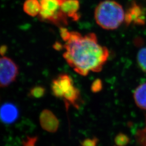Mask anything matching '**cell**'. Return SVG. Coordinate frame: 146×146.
<instances>
[{
  "mask_svg": "<svg viewBox=\"0 0 146 146\" xmlns=\"http://www.w3.org/2000/svg\"><path fill=\"white\" fill-rule=\"evenodd\" d=\"M40 123L42 129L49 133H55L59 127V121L50 110H42L40 115Z\"/></svg>",
  "mask_w": 146,
  "mask_h": 146,
  "instance_id": "cell-7",
  "label": "cell"
},
{
  "mask_svg": "<svg viewBox=\"0 0 146 146\" xmlns=\"http://www.w3.org/2000/svg\"><path fill=\"white\" fill-rule=\"evenodd\" d=\"M136 106L141 110H146V83L136 87L133 94Z\"/></svg>",
  "mask_w": 146,
  "mask_h": 146,
  "instance_id": "cell-11",
  "label": "cell"
},
{
  "mask_svg": "<svg viewBox=\"0 0 146 146\" xmlns=\"http://www.w3.org/2000/svg\"><path fill=\"white\" fill-rule=\"evenodd\" d=\"M8 51V47L6 45H2L0 47V55L4 56Z\"/></svg>",
  "mask_w": 146,
  "mask_h": 146,
  "instance_id": "cell-22",
  "label": "cell"
},
{
  "mask_svg": "<svg viewBox=\"0 0 146 146\" xmlns=\"http://www.w3.org/2000/svg\"><path fill=\"white\" fill-rule=\"evenodd\" d=\"M64 102L66 110L68 111L70 106H72L78 110L81 103V98L80 92L78 89L74 85L64 94L62 98Z\"/></svg>",
  "mask_w": 146,
  "mask_h": 146,
  "instance_id": "cell-10",
  "label": "cell"
},
{
  "mask_svg": "<svg viewBox=\"0 0 146 146\" xmlns=\"http://www.w3.org/2000/svg\"><path fill=\"white\" fill-rule=\"evenodd\" d=\"M60 33L63 40L66 42L68 41L70 37V32L65 27H62L60 28Z\"/></svg>",
  "mask_w": 146,
  "mask_h": 146,
  "instance_id": "cell-20",
  "label": "cell"
},
{
  "mask_svg": "<svg viewBox=\"0 0 146 146\" xmlns=\"http://www.w3.org/2000/svg\"><path fill=\"white\" fill-rule=\"evenodd\" d=\"M23 9L27 15L35 17L38 15L41 5L38 0H26L23 3Z\"/></svg>",
  "mask_w": 146,
  "mask_h": 146,
  "instance_id": "cell-12",
  "label": "cell"
},
{
  "mask_svg": "<svg viewBox=\"0 0 146 146\" xmlns=\"http://www.w3.org/2000/svg\"><path fill=\"white\" fill-rule=\"evenodd\" d=\"M19 110L15 105L6 102L0 107V121L4 124L10 125L18 119Z\"/></svg>",
  "mask_w": 146,
  "mask_h": 146,
  "instance_id": "cell-8",
  "label": "cell"
},
{
  "mask_svg": "<svg viewBox=\"0 0 146 146\" xmlns=\"http://www.w3.org/2000/svg\"><path fill=\"white\" fill-rule=\"evenodd\" d=\"M124 22L127 26H144L146 22L145 8L135 1H133L125 12Z\"/></svg>",
  "mask_w": 146,
  "mask_h": 146,
  "instance_id": "cell-5",
  "label": "cell"
},
{
  "mask_svg": "<svg viewBox=\"0 0 146 146\" xmlns=\"http://www.w3.org/2000/svg\"><path fill=\"white\" fill-rule=\"evenodd\" d=\"M136 138L141 146H146V126L143 129L138 131Z\"/></svg>",
  "mask_w": 146,
  "mask_h": 146,
  "instance_id": "cell-17",
  "label": "cell"
},
{
  "mask_svg": "<svg viewBox=\"0 0 146 146\" xmlns=\"http://www.w3.org/2000/svg\"><path fill=\"white\" fill-rule=\"evenodd\" d=\"M114 141L117 146H126L130 142V139L125 134L119 133L115 136Z\"/></svg>",
  "mask_w": 146,
  "mask_h": 146,
  "instance_id": "cell-15",
  "label": "cell"
},
{
  "mask_svg": "<svg viewBox=\"0 0 146 146\" xmlns=\"http://www.w3.org/2000/svg\"><path fill=\"white\" fill-rule=\"evenodd\" d=\"M38 137L37 136H28L23 142L22 146H35Z\"/></svg>",
  "mask_w": 146,
  "mask_h": 146,
  "instance_id": "cell-19",
  "label": "cell"
},
{
  "mask_svg": "<svg viewBox=\"0 0 146 146\" xmlns=\"http://www.w3.org/2000/svg\"><path fill=\"white\" fill-rule=\"evenodd\" d=\"M64 48V58L75 72L84 76L101 71L110 55L108 49L100 44L94 33L82 36L72 31Z\"/></svg>",
  "mask_w": 146,
  "mask_h": 146,
  "instance_id": "cell-1",
  "label": "cell"
},
{
  "mask_svg": "<svg viewBox=\"0 0 146 146\" xmlns=\"http://www.w3.org/2000/svg\"><path fill=\"white\" fill-rule=\"evenodd\" d=\"M19 74V67L11 58L0 57V87L4 88L13 83Z\"/></svg>",
  "mask_w": 146,
  "mask_h": 146,
  "instance_id": "cell-4",
  "label": "cell"
},
{
  "mask_svg": "<svg viewBox=\"0 0 146 146\" xmlns=\"http://www.w3.org/2000/svg\"><path fill=\"white\" fill-rule=\"evenodd\" d=\"M137 63L141 70L146 73V47L141 48L137 52Z\"/></svg>",
  "mask_w": 146,
  "mask_h": 146,
  "instance_id": "cell-14",
  "label": "cell"
},
{
  "mask_svg": "<svg viewBox=\"0 0 146 146\" xmlns=\"http://www.w3.org/2000/svg\"><path fill=\"white\" fill-rule=\"evenodd\" d=\"M46 89L42 86H35L32 87L29 93L28 96L33 99H41L44 96Z\"/></svg>",
  "mask_w": 146,
  "mask_h": 146,
  "instance_id": "cell-13",
  "label": "cell"
},
{
  "mask_svg": "<svg viewBox=\"0 0 146 146\" xmlns=\"http://www.w3.org/2000/svg\"><path fill=\"white\" fill-rule=\"evenodd\" d=\"M125 12L122 6L114 0L100 2L95 9L94 17L97 24L106 30H115L125 20Z\"/></svg>",
  "mask_w": 146,
  "mask_h": 146,
  "instance_id": "cell-2",
  "label": "cell"
},
{
  "mask_svg": "<svg viewBox=\"0 0 146 146\" xmlns=\"http://www.w3.org/2000/svg\"><path fill=\"white\" fill-rule=\"evenodd\" d=\"M90 89L91 91L94 93H97L101 92L103 89V83L102 80L100 78H97L94 80L92 84Z\"/></svg>",
  "mask_w": 146,
  "mask_h": 146,
  "instance_id": "cell-16",
  "label": "cell"
},
{
  "mask_svg": "<svg viewBox=\"0 0 146 146\" xmlns=\"http://www.w3.org/2000/svg\"><path fill=\"white\" fill-rule=\"evenodd\" d=\"M53 48L56 50L60 51V50H62L63 48H64V46H63L62 44L60 42H56L54 44Z\"/></svg>",
  "mask_w": 146,
  "mask_h": 146,
  "instance_id": "cell-21",
  "label": "cell"
},
{
  "mask_svg": "<svg viewBox=\"0 0 146 146\" xmlns=\"http://www.w3.org/2000/svg\"><path fill=\"white\" fill-rule=\"evenodd\" d=\"M80 8V3L78 0H62L61 5V10L68 18L73 21H78L80 19L78 13Z\"/></svg>",
  "mask_w": 146,
  "mask_h": 146,
  "instance_id": "cell-9",
  "label": "cell"
},
{
  "mask_svg": "<svg viewBox=\"0 0 146 146\" xmlns=\"http://www.w3.org/2000/svg\"><path fill=\"white\" fill-rule=\"evenodd\" d=\"M62 0H40L41 10L38 14L41 21L51 23L60 27L67 26L68 17L61 10Z\"/></svg>",
  "mask_w": 146,
  "mask_h": 146,
  "instance_id": "cell-3",
  "label": "cell"
},
{
  "mask_svg": "<svg viewBox=\"0 0 146 146\" xmlns=\"http://www.w3.org/2000/svg\"><path fill=\"white\" fill-rule=\"evenodd\" d=\"M99 139L94 137L93 138H87L80 141V146H98Z\"/></svg>",
  "mask_w": 146,
  "mask_h": 146,
  "instance_id": "cell-18",
  "label": "cell"
},
{
  "mask_svg": "<svg viewBox=\"0 0 146 146\" xmlns=\"http://www.w3.org/2000/svg\"><path fill=\"white\" fill-rule=\"evenodd\" d=\"M73 85L71 77L67 74H61L54 78L51 84L52 94L57 98L62 99L65 94Z\"/></svg>",
  "mask_w": 146,
  "mask_h": 146,
  "instance_id": "cell-6",
  "label": "cell"
}]
</instances>
